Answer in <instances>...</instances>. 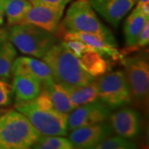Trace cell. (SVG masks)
<instances>
[{
	"mask_svg": "<svg viewBox=\"0 0 149 149\" xmlns=\"http://www.w3.org/2000/svg\"><path fill=\"white\" fill-rule=\"evenodd\" d=\"M42 60L51 69L55 82L63 86H81L95 80L64 42L53 45Z\"/></svg>",
	"mask_w": 149,
	"mask_h": 149,
	"instance_id": "obj_1",
	"label": "cell"
},
{
	"mask_svg": "<svg viewBox=\"0 0 149 149\" xmlns=\"http://www.w3.org/2000/svg\"><path fill=\"white\" fill-rule=\"evenodd\" d=\"M41 133L20 112L7 110L0 115V149H27Z\"/></svg>",
	"mask_w": 149,
	"mask_h": 149,
	"instance_id": "obj_2",
	"label": "cell"
},
{
	"mask_svg": "<svg viewBox=\"0 0 149 149\" xmlns=\"http://www.w3.org/2000/svg\"><path fill=\"white\" fill-rule=\"evenodd\" d=\"M12 26L8 32V40L22 54L40 58L56 43V37L53 33L37 26L29 23Z\"/></svg>",
	"mask_w": 149,
	"mask_h": 149,
	"instance_id": "obj_3",
	"label": "cell"
},
{
	"mask_svg": "<svg viewBox=\"0 0 149 149\" xmlns=\"http://www.w3.org/2000/svg\"><path fill=\"white\" fill-rule=\"evenodd\" d=\"M63 23L67 32L95 33L104 37L111 46L117 47L111 31L100 21L89 0L74 1L67 10Z\"/></svg>",
	"mask_w": 149,
	"mask_h": 149,
	"instance_id": "obj_4",
	"label": "cell"
},
{
	"mask_svg": "<svg viewBox=\"0 0 149 149\" xmlns=\"http://www.w3.org/2000/svg\"><path fill=\"white\" fill-rule=\"evenodd\" d=\"M17 111L20 112L31 122L33 127L42 135L65 136L67 134V114L56 109H42L27 101L15 104Z\"/></svg>",
	"mask_w": 149,
	"mask_h": 149,
	"instance_id": "obj_5",
	"label": "cell"
},
{
	"mask_svg": "<svg viewBox=\"0 0 149 149\" xmlns=\"http://www.w3.org/2000/svg\"><path fill=\"white\" fill-rule=\"evenodd\" d=\"M95 83L99 99L110 110L126 106L132 101L128 79L123 70L101 74Z\"/></svg>",
	"mask_w": 149,
	"mask_h": 149,
	"instance_id": "obj_6",
	"label": "cell"
},
{
	"mask_svg": "<svg viewBox=\"0 0 149 149\" xmlns=\"http://www.w3.org/2000/svg\"><path fill=\"white\" fill-rule=\"evenodd\" d=\"M126 69L131 95L139 104H146L148 98L149 65L142 56L126 57L122 60Z\"/></svg>",
	"mask_w": 149,
	"mask_h": 149,
	"instance_id": "obj_7",
	"label": "cell"
},
{
	"mask_svg": "<svg viewBox=\"0 0 149 149\" xmlns=\"http://www.w3.org/2000/svg\"><path fill=\"white\" fill-rule=\"evenodd\" d=\"M110 115V109L100 100L87 103L76 107L67 114V129L104 122Z\"/></svg>",
	"mask_w": 149,
	"mask_h": 149,
	"instance_id": "obj_8",
	"label": "cell"
},
{
	"mask_svg": "<svg viewBox=\"0 0 149 149\" xmlns=\"http://www.w3.org/2000/svg\"><path fill=\"white\" fill-rule=\"evenodd\" d=\"M113 133L110 124L104 122L79 127L71 130L69 139L74 148L94 149L102 140Z\"/></svg>",
	"mask_w": 149,
	"mask_h": 149,
	"instance_id": "obj_9",
	"label": "cell"
},
{
	"mask_svg": "<svg viewBox=\"0 0 149 149\" xmlns=\"http://www.w3.org/2000/svg\"><path fill=\"white\" fill-rule=\"evenodd\" d=\"M63 11L41 4L32 5L20 23L32 24L47 32L55 33L58 29Z\"/></svg>",
	"mask_w": 149,
	"mask_h": 149,
	"instance_id": "obj_10",
	"label": "cell"
},
{
	"mask_svg": "<svg viewBox=\"0 0 149 149\" xmlns=\"http://www.w3.org/2000/svg\"><path fill=\"white\" fill-rule=\"evenodd\" d=\"M12 74L31 75L39 80L42 87H47L55 82L51 69L46 62L27 56H21L14 61Z\"/></svg>",
	"mask_w": 149,
	"mask_h": 149,
	"instance_id": "obj_11",
	"label": "cell"
},
{
	"mask_svg": "<svg viewBox=\"0 0 149 149\" xmlns=\"http://www.w3.org/2000/svg\"><path fill=\"white\" fill-rule=\"evenodd\" d=\"M112 129L123 138L132 139L140 133L141 119L138 112L131 108H123L109 115Z\"/></svg>",
	"mask_w": 149,
	"mask_h": 149,
	"instance_id": "obj_12",
	"label": "cell"
},
{
	"mask_svg": "<svg viewBox=\"0 0 149 149\" xmlns=\"http://www.w3.org/2000/svg\"><path fill=\"white\" fill-rule=\"evenodd\" d=\"M91 7L112 26L117 27L135 3V0H89Z\"/></svg>",
	"mask_w": 149,
	"mask_h": 149,
	"instance_id": "obj_13",
	"label": "cell"
},
{
	"mask_svg": "<svg viewBox=\"0 0 149 149\" xmlns=\"http://www.w3.org/2000/svg\"><path fill=\"white\" fill-rule=\"evenodd\" d=\"M42 89L41 82L36 78L28 74H15L13 84L15 104L36 99L40 95Z\"/></svg>",
	"mask_w": 149,
	"mask_h": 149,
	"instance_id": "obj_14",
	"label": "cell"
},
{
	"mask_svg": "<svg viewBox=\"0 0 149 149\" xmlns=\"http://www.w3.org/2000/svg\"><path fill=\"white\" fill-rule=\"evenodd\" d=\"M64 40L80 41L97 49L101 56L109 55L114 59H117L120 56V53L116 50V48L107 42V41L104 37L95 33L85 32H67L65 33Z\"/></svg>",
	"mask_w": 149,
	"mask_h": 149,
	"instance_id": "obj_15",
	"label": "cell"
},
{
	"mask_svg": "<svg viewBox=\"0 0 149 149\" xmlns=\"http://www.w3.org/2000/svg\"><path fill=\"white\" fill-rule=\"evenodd\" d=\"M149 17L143 14L139 8H135L129 15L124 24V34L126 43L131 51L134 50L141 32L143 31L146 23L148 22Z\"/></svg>",
	"mask_w": 149,
	"mask_h": 149,
	"instance_id": "obj_16",
	"label": "cell"
},
{
	"mask_svg": "<svg viewBox=\"0 0 149 149\" xmlns=\"http://www.w3.org/2000/svg\"><path fill=\"white\" fill-rule=\"evenodd\" d=\"M63 86V85H62ZM67 91L70 100L74 108L87 103L95 101L99 99L95 80L81 86H63Z\"/></svg>",
	"mask_w": 149,
	"mask_h": 149,
	"instance_id": "obj_17",
	"label": "cell"
},
{
	"mask_svg": "<svg viewBox=\"0 0 149 149\" xmlns=\"http://www.w3.org/2000/svg\"><path fill=\"white\" fill-rule=\"evenodd\" d=\"M32 6L29 0H0V8L9 25L20 23Z\"/></svg>",
	"mask_w": 149,
	"mask_h": 149,
	"instance_id": "obj_18",
	"label": "cell"
},
{
	"mask_svg": "<svg viewBox=\"0 0 149 149\" xmlns=\"http://www.w3.org/2000/svg\"><path fill=\"white\" fill-rule=\"evenodd\" d=\"M42 90L47 94L53 107L59 112L69 113L74 109L70 100L67 91L61 84L54 82L47 87H43Z\"/></svg>",
	"mask_w": 149,
	"mask_h": 149,
	"instance_id": "obj_19",
	"label": "cell"
},
{
	"mask_svg": "<svg viewBox=\"0 0 149 149\" xmlns=\"http://www.w3.org/2000/svg\"><path fill=\"white\" fill-rule=\"evenodd\" d=\"M79 60L82 67L94 77L104 74L109 68L108 62L97 52H86L83 54Z\"/></svg>",
	"mask_w": 149,
	"mask_h": 149,
	"instance_id": "obj_20",
	"label": "cell"
},
{
	"mask_svg": "<svg viewBox=\"0 0 149 149\" xmlns=\"http://www.w3.org/2000/svg\"><path fill=\"white\" fill-rule=\"evenodd\" d=\"M16 55L15 47L8 39L0 43V78L10 77Z\"/></svg>",
	"mask_w": 149,
	"mask_h": 149,
	"instance_id": "obj_21",
	"label": "cell"
},
{
	"mask_svg": "<svg viewBox=\"0 0 149 149\" xmlns=\"http://www.w3.org/2000/svg\"><path fill=\"white\" fill-rule=\"evenodd\" d=\"M31 148L36 149H72L73 144L70 139L61 136H47L41 135V137Z\"/></svg>",
	"mask_w": 149,
	"mask_h": 149,
	"instance_id": "obj_22",
	"label": "cell"
},
{
	"mask_svg": "<svg viewBox=\"0 0 149 149\" xmlns=\"http://www.w3.org/2000/svg\"><path fill=\"white\" fill-rule=\"evenodd\" d=\"M136 144L122 136L108 137L95 146L94 149H134Z\"/></svg>",
	"mask_w": 149,
	"mask_h": 149,
	"instance_id": "obj_23",
	"label": "cell"
},
{
	"mask_svg": "<svg viewBox=\"0 0 149 149\" xmlns=\"http://www.w3.org/2000/svg\"><path fill=\"white\" fill-rule=\"evenodd\" d=\"M64 42L77 58H80L83 54L89 52H97L100 53V52L97 49L78 40H69V41H65Z\"/></svg>",
	"mask_w": 149,
	"mask_h": 149,
	"instance_id": "obj_24",
	"label": "cell"
},
{
	"mask_svg": "<svg viewBox=\"0 0 149 149\" xmlns=\"http://www.w3.org/2000/svg\"><path fill=\"white\" fill-rule=\"evenodd\" d=\"M13 93V86L4 78H0V106L10 105Z\"/></svg>",
	"mask_w": 149,
	"mask_h": 149,
	"instance_id": "obj_25",
	"label": "cell"
},
{
	"mask_svg": "<svg viewBox=\"0 0 149 149\" xmlns=\"http://www.w3.org/2000/svg\"><path fill=\"white\" fill-rule=\"evenodd\" d=\"M32 5L41 4L64 10L65 5L70 0H29Z\"/></svg>",
	"mask_w": 149,
	"mask_h": 149,
	"instance_id": "obj_26",
	"label": "cell"
},
{
	"mask_svg": "<svg viewBox=\"0 0 149 149\" xmlns=\"http://www.w3.org/2000/svg\"><path fill=\"white\" fill-rule=\"evenodd\" d=\"M149 42V22L146 23L145 27H143V31L139 35L137 44L134 47V50H137L139 48L144 47L148 45Z\"/></svg>",
	"mask_w": 149,
	"mask_h": 149,
	"instance_id": "obj_27",
	"label": "cell"
},
{
	"mask_svg": "<svg viewBox=\"0 0 149 149\" xmlns=\"http://www.w3.org/2000/svg\"><path fill=\"white\" fill-rule=\"evenodd\" d=\"M8 39V32L4 29H0V43L3 42L4 41Z\"/></svg>",
	"mask_w": 149,
	"mask_h": 149,
	"instance_id": "obj_28",
	"label": "cell"
},
{
	"mask_svg": "<svg viewBox=\"0 0 149 149\" xmlns=\"http://www.w3.org/2000/svg\"><path fill=\"white\" fill-rule=\"evenodd\" d=\"M3 22H4V13L3 10L0 8V26L3 24Z\"/></svg>",
	"mask_w": 149,
	"mask_h": 149,
	"instance_id": "obj_29",
	"label": "cell"
},
{
	"mask_svg": "<svg viewBox=\"0 0 149 149\" xmlns=\"http://www.w3.org/2000/svg\"><path fill=\"white\" fill-rule=\"evenodd\" d=\"M148 3L149 0H139V3H138L137 7H140V6L145 4V3Z\"/></svg>",
	"mask_w": 149,
	"mask_h": 149,
	"instance_id": "obj_30",
	"label": "cell"
},
{
	"mask_svg": "<svg viewBox=\"0 0 149 149\" xmlns=\"http://www.w3.org/2000/svg\"><path fill=\"white\" fill-rule=\"evenodd\" d=\"M6 111H7V110H4V109H0V115H1L2 113H3Z\"/></svg>",
	"mask_w": 149,
	"mask_h": 149,
	"instance_id": "obj_31",
	"label": "cell"
},
{
	"mask_svg": "<svg viewBox=\"0 0 149 149\" xmlns=\"http://www.w3.org/2000/svg\"><path fill=\"white\" fill-rule=\"evenodd\" d=\"M135 1H137V0H135Z\"/></svg>",
	"mask_w": 149,
	"mask_h": 149,
	"instance_id": "obj_32",
	"label": "cell"
}]
</instances>
